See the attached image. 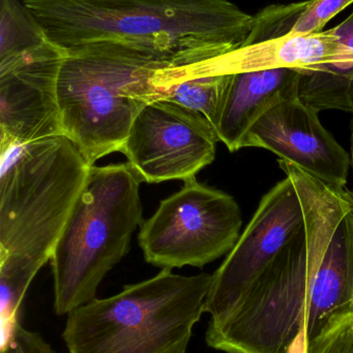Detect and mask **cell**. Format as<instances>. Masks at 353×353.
I'll return each mask as SVG.
<instances>
[{
    "label": "cell",
    "mask_w": 353,
    "mask_h": 353,
    "mask_svg": "<svg viewBox=\"0 0 353 353\" xmlns=\"http://www.w3.org/2000/svg\"><path fill=\"white\" fill-rule=\"evenodd\" d=\"M302 203L304 226L229 316L209 325L226 353H305L353 313V196L280 161Z\"/></svg>",
    "instance_id": "6da1fadb"
},
{
    "label": "cell",
    "mask_w": 353,
    "mask_h": 353,
    "mask_svg": "<svg viewBox=\"0 0 353 353\" xmlns=\"http://www.w3.org/2000/svg\"><path fill=\"white\" fill-rule=\"evenodd\" d=\"M1 346L20 323L27 290L51 259L90 165L64 134L1 151Z\"/></svg>",
    "instance_id": "7a4b0ae2"
},
{
    "label": "cell",
    "mask_w": 353,
    "mask_h": 353,
    "mask_svg": "<svg viewBox=\"0 0 353 353\" xmlns=\"http://www.w3.org/2000/svg\"><path fill=\"white\" fill-rule=\"evenodd\" d=\"M48 41L97 43L211 59L244 45L254 16L229 0H23Z\"/></svg>",
    "instance_id": "3957f363"
},
{
    "label": "cell",
    "mask_w": 353,
    "mask_h": 353,
    "mask_svg": "<svg viewBox=\"0 0 353 353\" xmlns=\"http://www.w3.org/2000/svg\"><path fill=\"white\" fill-rule=\"evenodd\" d=\"M189 60L113 43L66 50L57 81L62 134L90 167L120 152L135 118L161 97L168 70Z\"/></svg>",
    "instance_id": "277c9868"
},
{
    "label": "cell",
    "mask_w": 353,
    "mask_h": 353,
    "mask_svg": "<svg viewBox=\"0 0 353 353\" xmlns=\"http://www.w3.org/2000/svg\"><path fill=\"white\" fill-rule=\"evenodd\" d=\"M211 283L162 270L68 313L62 339L70 353H187Z\"/></svg>",
    "instance_id": "5b68a950"
},
{
    "label": "cell",
    "mask_w": 353,
    "mask_h": 353,
    "mask_svg": "<svg viewBox=\"0 0 353 353\" xmlns=\"http://www.w3.org/2000/svg\"><path fill=\"white\" fill-rule=\"evenodd\" d=\"M142 182L128 163L89 169L50 259L58 316L97 298L104 278L128 252L143 223Z\"/></svg>",
    "instance_id": "8992f818"
},
{
    "label": "cell",
    "mask_w": 353,
    "mask_h": 353,
    "mask_svg": "<svg viewBox=\"0 0 353 353\" xmlns=\"http://www.w3.org/2000/svg\"><path fill=\"white\" fill-rule=\"evenodd\" d=\"M184 183L140 226L145 261L162 270L204 267L227 255L240 236L242 213L231 195L196 178Z\"/></svg>",
    "instance_id": "52a82bcc"
},
{
    "label": "cell",
    "mask_w": 353,
    "mask_h": 353,
    "mask_svg": "<svg viewBox=\"0 0 353 353\" xmlns=\"http://www.w3.org/2000/svg\"><path fill=\"white\" fill-rule=\"evenodd\" d=\"M303 226L302 203L286 176L263 197L238 242L211 275L205 302L209 325H219L229 316Z\"/></svg>",
    "instance_id": "ba28073f"
},
{
    "label": "cell",
    "mask_w": 353,
    "mask_h": 353,
    "mask_svg": "<svg viewBox=\"0 0 353 353\" xmlns=\"http://www.w3.org/2000/svg\"><path fill=\"white\" fill-rule=\"evenodd\" d=\"M218 142L203 116L155 99L135 118L120 152L143 182H186L215 161Z\"/></svg>",
    "instance_id": "9c48e42d"
},
{
    "label": "cell",
    "mask_w": 353,
    "mask_h": 353,
    "mask_svg": "<svg viewBox=\"0 0 353 353\" xmlns=\"http://www.w3.org/2000/svg\"><path fill=\"white\" fill-rule=\"evenodd\" d=\"M64 55L47 41L0 63V152L64 134L57 99Z\"/></svg>",
    "instance_id": "30bf717a"
},
{
    "label": "cell",
    "mask_w": 353,
    "mask_h": 353,
    "mask_svg": "<svg viewBox=\"0 0 353 353\" xmlns=\"http://www.w3.org/2000/svg\"><path fill=\"white\" fill-rule=\"evenodd\" d=\"M248 147L267 149L321 182L345 187L352 161L319 119V112L298 97L265 113L251 130Z\"/></svg>",
    "instance_id": "8fae6325"
},
{
    "label": "cell",
    "mask_w": 353,
    "mask_h": 353,
    "mask_svg": "<svg viewBox=\"0 0 353 353\" xmlns=\"http://www.w3.org/2000/svg\"><path fill=\"white\" fill-rule=\"evenodd\" d=\"M300 78V70L290 68L230 74L213 124L220 142L230 152L248 148L257 121L278 103L298 97Z\"/></svg>",
    "instance_id": "7c38bea8"
},
{
    "label": "cell",
    "mask_w": 353,
    "mask_h": 353,
    "mask_svg": "<svg viewBox=\"0 0 353 353\" xmlns=\"http://www.w3.org/2000/svg\"><path fill=\"white\" fill-rule=\"evenodd\" d=\"M343 47L333 29L314 34L284 37L252 45L240 46L209 60L218 74L256 72L271 68H306L335 62Z\"/></svg>",
    "instance_id": "4fadbf2b"
},
{
    "label": "cell",
    "mask_w": 353,
    "mask_h": 353,
    "mask_svg": "<svg viewBox=\"0 0 353 353\" xmlns=\"http://www.w3.org/2000/svg\"><path fill=\"white\" fill-rule=\"evenodd\" d=\"M229 80L230 74L213 72L209 59L174 64L168 70L160 99L195 112L213 125Z\"/></svg>",
    "instance_id": "5bb4252c"
},
{
    "label": "cell",
    "mask_w": 353,
    "mask_h": 353,
    "mask_svg": "<svg viewBox=\"0 0 353 353\" xmlns=\"http://www.w3.org/2000/svg\"><path fill=\"white\" fill-rule=\"evenodd\" d=\"M298 99L316 111L338 110L353 114V68L334 62L298 68Z\"/></svg>",
    "instance_id": "9a60e30c"
},
{
    "label": "cell",
    "mask_w": 353,
    "mask_h": 353,
    "mask_svg": "<svg viewBox=\"0 0 353 353\" xmlns=\"http://www.w3.org/2000/svg\"><path fill=\"white\" fill-rule=\"evenodd\" d=\"M353 3V0H308L274 6L271 27L276 39L323 32L334 17Z\"/></svg>",
    "instance_id": "2e32d148"
},
{
    "label": "cell",
    "mask_w": 353,
    "mask_h": 353,
    "mask_svg": "<svg viewBox=\"0 0 353 353\" xmlns=\"http://www.w3.org/2000/svg\"><path fill=\"white\" fill-rule=\"evenodd\" d=\"M20 0H0V63L47 43Z\"/></svg>",
    "instance_id": "e0dca14e"
},
{
    "label": "cell",
    "mask_w": 353,
    "mask_h": 353,
    "mask_svg": "<svg viewBox=\"0 0 353 353\" xmlns=\"http://www.w3.org/2000/svg\"><path fill=\"white\" fill-rule=\"evenodd\" d=\"M305 353H353V313L330 327Z\"/></svg>",
    "instance_id": "ac0fdd59"
},
{
    "label": "cell",
    "mask_w": 353,
    "mask_h": 353,
    "mask_svg": "<svg viewBox=\"0 0 353 353\" xmlns=\"http://www.w3.org/2000/svg\"><path fill=\"white\" fill-rule=\"evenodd\" d=\"M0 353H57L37 332L28 331L19 323Z\"/></svg>",
    "instance_id": "d6986e66"
},
{
    "label": "cell",
    "mask_w": 353,
    "mask_h": 353,
    "mask_svg": "<svg viewBox=\"0 0 353 353\" xmlns=\"http://www.w3.org/2000/svg\"><path fill=\"white\" fill-rule=\"evenodd\" d=\"M350 161H352V168L353 171V114L352 124H350ZM353 196V191H352Z\"/></svg>",
    "instance_id": "ffe728a7"
}]
</instances>
